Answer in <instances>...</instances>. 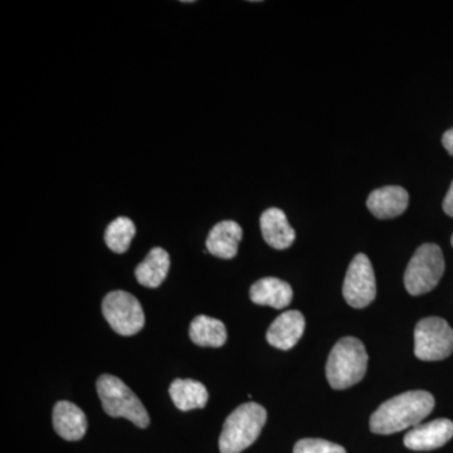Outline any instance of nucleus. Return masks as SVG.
<instances>
[{
	"instance_id": "f257e3e1",
	"label": "nucleus",
	"mask_w": 453,
	"mask_h": 453,
	"mask_svg": "<svg viewBox=\"0 0 453 453\" xmlns=\"http://www.w3.org/2000/svg\"><path fill=\"white\" fill-rule=\"evenodd\" d=\"M434 408V395L426 390H411L393 396L372 414V432L392 434L416 427L432 413Z\"/></svg>"
},
{
	"instance_id": "f03ea898",
	"label": "nucleus",
	"mask_w": 453,
	"mask_h": 453,
	"mask_svg": "<svg viewBox=\"0 0 453 453\" xmlns=\"http://www.w3.org/2000/svg\"><path fill=\"white\" fill-rule=\"evenodd\" d=\"M366 368L368 354L365 344L353 336H345L336 342L327 357V381L333 389H347L365 378Z\"/></svg>"
},
{
	"instance_id": "7ed1b4c3",
	"label": "nucleus",
	"mask_w": 453,
	"mask_h": 453,
	"mask_svg": "<svg viewBox=\"0 0 453 453\" xmlns=\"http://www.w3.org/2000/svg\"><path fill=\"white\" fill-rule=\"evenodd\" d=\"M267 412L261 404L240 405L226 417L219 437L220 453H241L249 449L266 425Z\"/></svg>"
},
{
	"instance_id": "20e7f679",
	"label": "nucleus",
	"mask_w": 453,
	"mask_h": 453,
	"mask_svg": "<svg viewBox=\"0 0 453 453\" xmlns=\"http://www.w3.org/2000/svg\"><path fill=\"white\" fill-rule=\"evenodd\" d=\"M96 388L106 414L113 418L129 419L139 428L148 427L150 423L148 411L124 381L104 374L98 378Z\"/></svg>"
},
{
	"instance_id": "39448f33",
	"label": "nucleus",
	"mask_w": 453,
	"mask_h": 453,
	"mask_svg": "<svg viewBox=\"0 0 453 453\" xmlns=\"http://www.w3.org/2000/svg\"><path fill=\"white\" fill-rule=\"evenodd\" d=\"M445 273L442 250L434 243L422 244L414 252L404 273L405 290L413 296L434 290Z\"/></svg>"
},
{
	"instance_id": "423d86ee",
	"label": "nucleus",
	"mask_w": 453,
	"mask_h": 453,
	"mask_svg": "<svg viewBox=\"0 0 453 453\" xmlns=\"http://www.w3.org/2000/svg\"><path fill=\"white\" fill-rule=\"evenodd\" d=\"M453 353V330L445 319H422L414 329V356L423 362H438Z\"/></svg>"
},
{
	"instance_id": "0eeeda50",
	"label": "nucleus",
	"mask_w": 453,
	"mask_h": 453,
	"mask_svg": "<svg viewBox=\"0 0 453 453\" xmlns=\"http://www.w3.org/2000/svg\"><path fill=\"white\" fill-rule=\"evenodd\" d=\"M103 312L107 323L119 335H135L145 325L142 303L127 291L107 294L103 301Z\"/></svg>"
},
{
	"instance_id": "6e6552de",
	"label": "nucleus",
	"mask_w": 453,
	"mask_h": 453,
	"mask_svg": "<svg viewBox=\"0 0 453 453\" xmlns=\"http://www.w3.org/2000/svg\"><path fill=\"white\" fill-rule=\"evenodd\" d=\"M342 296L354 309H365L371 305L377 296V282L371 259L365 253H359L349 265Z\"/></svg>"
},
{
	"instance_id": "1a4fd4ad",
	"label": "nucleus",
	"mask_w": 453,
	"mask_h": 453,
	"mask_svg": "<svg viewBox=\"0 0 453 453\" xmlns=\"http://www.w3.org/2000/svg\"><path fill=\"white\" fill-rule=\"evenodd\" d=\"M453 437V422L446 418L418 425L404 436V446L412 451H432L445 446Z\"/></svg>"
},
{
	"instance_id": "9d476101",
	"label": "nucleus",
	"mask_w": 453,
	"mask_h": 453,
	"mask_svg": "<svg viewBox=\"0 0 453 453\" xmlns=\"http://www.w3.org/2000/svg\"><path fill=\"white\" fill-rule=\"evenodd\" d=\"M410 204V195L404 188L390 186L372 190L366 207L378 219H390L403 214Z\"/></svg>"
},
{
	"instance_id": "9b49d317",
	"label": "nucleus",
	"mask_w": 453,
	"mask_h": 453,
	"mask_svg": "<svg viewBox=\"0 0 453 453\" xmlns=\"http://www.w3.org/2000/svg\"><path fill=\"white\" fill-rule=\"evenodd\" d=\"M305 332V318L296 310L283 312L268 327V344L281 350H290L299 342Z\"/></svg>"
},
{
	"instance_id": "f8f14e48",
	"label": "nucleus",
	"mask_w": 453,
	"mask_h": 453,
	"mask_svg": "<svg viewBox=\"0 0 453 453\" xmlns=\"http://www.w3.org/2000/svg\"><path fill=\"white\" fill-rule=\"evenodd\" d=\"M242 228L234 220H222L211 229L205 241V247L211 255L223 259L237 256L238 244L242 240Z\"/></svg>"
},
{
	"instance_id": "ddd939ff",
	"label": "nucleus",
	"mask_w": 453,
	"mask_h": 453,
	"mask_svg": "<svg viewBox=\"0 0 453 453\" xmlns=\"http://www.w3.org/2000/svg\"><path fill=\"white\" fill-rule=\"evenodd\" d=\"M53 427L65 441H80L88 432V418L81 408L71 402L62 401L53 410Z\"/></svg>"
},
{
	"instance_id": "4468645a",
	"label": "nucleus",
	"mask_w": 453,
	"mask_h": 453,
	"mask_svg": "<svg viewBox=\"0 0 453 453\" xmlns=\"http://www.w3.org/2000/svg\"><path fill=\"white\" fill-rule=\"evenodd\" d=\"M265 242L275 250H286L295 242L296 234L288 223L285 211L279 208H270L259 219Z\"/></svg>"
},
{
	"instance_id": "2eb2a0df",
	"label": "nucleus",
	"mask_w": 453,
	"mask_h": 453,
	"mask_svg": "<svg viewBox=\"0 0 453 453\" xmlns=\"http://www.w3.org/2000/svg\"><path fill=\"white\" fill-rule=\"evenodd\" d=\"M294 296L291 286L276 277H265L253 283L250 290L252 303L257 305L270 306L273 309H285L290 305Z\"/></svg>"
},
{
	"instance_id": "dca6fc26",
	"label": "nucleus",
	"mask_w": 453,
	"mask_h": 453,
	"mask_svg": "<svg viewBox=\"0 0 453 453\" xmlns=\"http://www.w3.org/2000/svg\"><path fill=\"white\" fill-rule=\"evenodd\" d=\"M170 268L169 253L162 247H154L144 261L135 268V277L140 285L149 288H157L168 276Z\"/></svg>"
},
{
	"instance_id": "f3484780",
	"label": "nucleus",
	"mask_w": 453,
	"mask_h": 453,
	"mask_svg": "<svg viewBox=\"0 0 453 453\" xmlns=\"http://www.w3.org/2000/svg\"><path fill=\"white\" fill-rule=\"evenodd\" d=\"M170 398L178 410H201L208 403V390L201 383L193 380H175L169 388Z\"/></svg>"
},
{
	"instance_id": "a211bd4d",
	"label": "nucleus",
	"mask_w": 453,
	"mask_h": 453,
	"mask_svg": "<svg viewBox=\"0 0 453 453\" xmlns=\"http://www.w3.org/2000/svg\"><path fill=\"white\" fill-rule=\"evenodd\" d=\"M189 336L198 347L220 348L226 342V325L219 319L199 315L190 324Z\"/></svg>"
},
{
	"instance_id": "6ab92c4d",
	"label": "nucleus",
	"mask_w": 453,
	"mask_h": 453,
	"mask_svg": "<svg viewBox=\"0 0 453 453\" xmlns=\"http://www.w3.org/2000/svg\"><path fill=\"white\" fill-rule=\"evenodd\" d=\"M136 226L127 217H119L107 226L106 246L115 253H125L129 250L131 241L135 237Z\"/></svg>"
},
{
	"instance_id": "aec40b11",
	"label": "nucleus",
	"mask_w": 453,
	"mask_h": 453,
	"mask_svg": "<svg viewBox=\"0 0 453 453\" xmlns=\"http://www.w3.org/2000/svg\"><path fill=\"white\" fill-rule=\"evenodd\" d=\"M294 453H347L344 447L320 440V438H305L295 445Z\"/></svg>"
},
{
	"instance_id": "412c9836",
	"label": "nucleus",
	"mask_w": 453,
	"mask_h": 453,
	"mask_svg": "<svg viewBox=\"0 0 453 453\" xmlns=\"http://www.w3.org/2000/svg\"><path fill=\"white\" fill-rule=\"evenodd\" d=\"M442 207L447 216L452 217L453 219V181L451 187H449V192H447Z\"/></svg>"
},
{
	"instance_id": "4be33fe9",
	"label": "nucleus",
	"mask_w": 453,
	"mask_h": 453,
	"mask_svg": "<svg viewBox=\"0 0 453 453\" xmlns=\"http://www.w3.org/2000/svg\"><path fill=\"white\" fill-rule=\"evenodd\" d=\"M442 145L445 146L449 155L453 157V127L452 129L447 130L442 136Z\"/></svg>"
},
{
	"instance_id": "5701e85b",
	"label": "nucleus",
	"mask_w": 453,
	"mask_h": 453,
	"mask_svg": "<svg viewBox=\"0 0 453 453\" xmlns=\"http://www.w3.org/2000/svg\"><path fill=\"white\" fill-rule=\"evenodd\" d=\"M451 243H452V247H453V234H452V238H451Z\"/></svg>"
}]
</instances>
